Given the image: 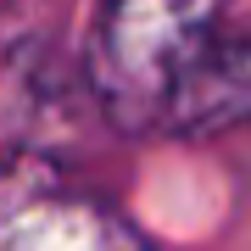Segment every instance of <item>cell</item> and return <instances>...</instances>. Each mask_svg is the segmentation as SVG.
<instances>
[{
	"instance_id": "4",
	"label": "cell",
	"mask_w": 251,
	"mask_h": 251,
	"mask_svg": "<svg viewBox=\"0 0 251 251\" xmlns=\"http://www.w3.org/2000/svg\"><path fill=\"white\" fill-rule=\"evenodd\" d=\"M251 123V34H218L173 84L156 134L212 140Z\"/></svg>"
},
{
	"instance_id": "3",
	"label": "cell",
	"mask_w": 251,
	"mask_h": 251,
	"mask_svg": "<svg viewBox=\"0 0 251 251\" xmlns=\"http://www.w3.org/2000/svg\"><path fill=\"white\" fill-rule=\"evenodd\" d=\"M90 117H100L90 78L62 62L45 28H23L6 17L0 23V128L17 140V151L56 162V151H67Z\"/></svg>"
},
{
	"instance_id": "2",
	"label": "cell",
	"mask_w": 251,
	"mask_h": 251,
	"mask_svg": "<svg viewBox=\"0 0 251 251\" xmlns=\"http://www.w3.org/2000/svg\"><path fill=\"white\" fill-rule=\"evenodd\" d=\"M0 251H156L123 212L62 162L0 156Z\"/></svg>"
},
{
	"instance_id": "1",
	"label": "cell",
	"mask_w": 251,
	"mask_h": 251,
	"mask_svg": "<svg viewBox=\"0 0 251 251\" xmlns=\"http://www.w3.org/2000/svg\"><path fill=\"white\" fill-rule=\"evenodd\" d=\"M229 0H100L84 78L117 134H156L162 106L190 62L224 34Z\"/></svg>"
}]
</instances>
